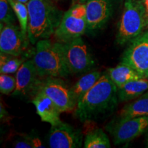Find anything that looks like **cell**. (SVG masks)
<instances>
[{"mask_svg":"<svg viewBox=\"0 0 148 148\" xmlns=\"http://www.w3.org/2000/svg\"><path fill=\"white\" fill-rule=\"evenodd\" d=\"M86 31V5L79 1L64 12L53 36L56 41L66 42L81 37Z\"/></svg>","mask_w":148,"mask_h":148,"instance_id":"5b68a950","label":"cell"},{"mask_svg":"<svg viewBox=\"0 0 148 148\" xmlns=\"http://www.w3.org/2000/svg\"><path fill=\"white\" fill-rule=\"evenodd\" d=\"M16 88L12 96H33L39 91L43 77H40L32 59L27 60L20 66L15 73Z\"/></svg>","mask_w":148,"mask_h":148,"instance_id":"30bf717a","label":"cell"},{"mask_svg":"<svg viewBox=\"0 0 148 148\" xmlns=\"http://www.w3.org/2000/svg\"><path fill=\"white\" fill-rule=\"evenodd\" d=\"M148 90V78L134 79L118 88L119 101H129L136 99Z\"/></svg>","mask_w":148,"mask_h":148,"instance_id":"9a60e30c","label":"cell"},{"mask_svg":"<svg viewBox=\"0 0 148 148\" xmlns=\"http://www.w3.org/2000/svg\"><path fill=\"white\" fill-rule=\"evenodd\" d=\"M27 37L34 45L38 40L53 36L60 25L64 12L51 0H29Z\"/></svg>","mask_w":148,"mask_h":148,"instance_id":"7a4b0ae2","label":"cell"},{"mask_svg":"<svg viewBox=\"0 0 148 148\" xmlns=\"http://www.w3.org/2000/svg\"><path fill=\"white\" fill-rule=\"evenodd\" d=\"M16 16L8 0H0V21L2 24H15Z\"/></svg>","mask_w":148,"mask_h":148,"instance_id":"7402d4cb","label":"cell"},{"mask_svg":"<svg viewBox=\"0 0 148 148\" xmlns=\"http://www.w3.org/2000/svg\"><path fill=\"white\" fill-rule=\"evenodd\" d=\"M26 136L29 142L32 146V148L46 147L45 144L42 143L40 138L34 134H26Z\"/></svg>","mask_w":148,"mask_h":148,"instance_id":"d4e9b609","label":"cell"},{"mask_svg":"<svg viewBox=\"0 0 148 148\" xmlns=\"http://www.w3.org/2000/svg\"><path fill=\"white\" fill-rule=\"evenodd\" d=\"M64 59L70 74L86 73L91 69L94 60L82 37L62 42Z\"/></svg>","mask_w":148,"mask_h":148,"instance_id":"52a82bcc","label":"cell"},{"mask_svg":"<svg viewBox=\"0 0 148 148\" xmlns=\"http://www.w3.org/2000/svg\"><path fill=\"white\" fill-rule=\"evenodd\" d=\"M15 1H17L18 2H21L23 3H27L29 1V0H15Z\"/></svg>","mask_w":148,"mask_h":148,"instance_id":"83f0119b","label":"cell"},{"mask_svg":"<svg viewBox=\"0 0 148 148\" xmlns=\"http://www.w3.org/2000/svg\"><path fill=\"white\" fill-rule=\"evenodd\" d=\"M118 88L106 73L77 101L74 116L82 123L106 117L117 106Z\"/></svg>","mask_w":148,"mask_h":148,"instance_id":"6da1fadb","label":"cell"},{"mask_svg":"<svg viewBox=\"0 0 148 148\" xmlns=\"http://www.w3.org/2000/svg\"><path fill=\"white\" fill-rule=\"evenodd\" d=\"M13 147L16 148H32V146L27 139L26 134H21L20 137L14 140Z\"/></svg>","mask_w":148,"mask_h":148,"instance_id":"cb8c5ba5","label":"cell"},{"mask_svg":"<svg viewBox=\"0 0 148 148\" xmlns=\"http://www.w3.org/2000/svg\"><path fill=\"white\" fill-rule=\"evenodd\" d=\"M82 138L80 130L62 121L51 125L47 140L51 148H75L82 147Z\"/></svg>","mask_w":148,"mask_h":148,"instance_id":"7c38bea8","label":"cell"},{"mask_svg":"<svg viewBox=\"0 0 148 148\" xmlns=\"http://www.w3.org/2000/svg\"><path fill=\"white\" fill-rule=\"evenodd\" d=\"M8 1L15 13L22 32L25 36L27 37L29 12L27 3L18 2L15 0H8Z\"/></svg>","mask_w":148,"mask_h":148,"instance_id":"44dd1931","label":"cell"},{"mask_svg":"<svg viewBox=\"0 0 148 148\" xmlns=\"http://www.w3.org/2000/svg\"><path fill=\"white\" fill-rule=\"evenodd\" d=\"M0 115H1V119L3 120V121H5V119H8L9 117V114L8 112H7L4 106L2 105V103L1 102V104H0Z\"/></svg>","mask_w":148,"mask_h":148,"instance_id":"484cf974","label":"cell"},{"mask_svg":"<svg viewBox=\"0 0 148 148\" xmlns=\"http://www.w3.org/2000/svg\"><path fill=\"white\" fill-rule=\"evenodd\" d=\"M32 103L36 108L37 114L42 121L47 122L51 125L60 123L61 111L48 96L41 91H38L33 97Z\"/></svg>","mask_w":148,"mask_h":148,"instance_id":"5bb4252c","label":"cell"},{"mask_svg":"<svg viewBox=\"0 0 148 148\" xmlns=\"http://www.w3.org/2000/svg\"><path fill=\"white\" fill-rule=\"evenodd\" d=\"M25 61V57L1 53L0 55V73L5 74L16 73L21 64Z\"/></svg>","mask_w":148,"mask_h":148,"instance_id":"ffe728a7","label":"cell"},{"mask_svg":"<svg viewBox=\"0 0 148 148\" xmlns=\"http://www.w3.org/2000/svg\"><path fill=\"white\" fill-rule=\"evenodd\" d=\"M39 91L48 96L56 103L61 112H71L77 106L71 88L60 77H45Z\"/></svg>","mask_w":148,"mask_h":148,"instance_id":"9c48e42d","label":"cell"},{"mask_svg":"<svg viewBox=\"0 0 148 148\" xmlns=\"http://www.w3.org/2000/svg\"><path fill=\"white\" fill-rule=\"evenodd\" d=\"M147 147H148V133H147Z\"/></svg>","mask_w":148,"mask_h":148,"instance_id":"f1b7e54d","label":"cell"},{"mask_svg":"<svg viewBox=\"0 0 148 148\" xmlns=\"http://www.w3.org/2000/svg\"><path fill=\"white\" fill-rule=\"evenodd\" d=\"M32 60L38 74L43 77H65L69 71L66 66L62 42L49 38L38 40Z\"/></svg>","mask_w":148,"mask_h":148,"instance_id":"3957f363","label":"cell"},{"mask_svg":"<svg viewBox=\"0 0 148 148\" xmlns=\"http://www.w3.org/2000/svg\"><path fill=\"white\" fill-rule=\"evenodd\" d=\"M143 1L144 7L145 10V17H146V23H147V28L148 29V0H142Z\"/></svg>","mask_w":148,"mask_h":148,"instance_id":"4316f807","label":"cell"},{"mask_svg":"<svg viewBox=\"0 0 148 148\" xmlns=\"http://www.w3.org/2000/svg\"><path fill=\"white\" fill-rule=\"evenodd\" d=\"M121 62L130 66L143 77L148 78V30L130 42Z\"/></svg>","mask_w":148,"mask_h":148,"instance_id":"ba28073f","label":"cell"},{"mask_svg":"<svg viewBox=\"0 0 148 148\" xmlns=\"http://www.w3.org/2000/svg\"><path fill=\"white\" fill-rule=\"evenodd\" d=\"M86 5L88 32L103 28L115 9V0H79Z\"/></svg>","mask_w":148,"mask_h":148,"instance_id":"8fae6325","label":"cell"},{"mask_svg":"<svg viewBox=\"0 0 148 148\" xmlns=\"http://www.w3.org/2000/svg\"><path fill=\"white\" fill-rule=\"evenodd\" d=\"M1 53L21 56L28 44V37L22 32L21 27L15 24L1 23L0 29Z\"/></svg>","mask_w":148,"mask_h":148,"instance_id":"4fadbf2b","label":"cell"},{"mask_svg":"<svg viewBox=\"0 0 148 148\" xmlns=\"http://www.w3.org/2000/svg\"><path fill=\"white\" fill-rule=\"evenodd\" d=\"M16 88V77L10 74L0 75V92L3 95L12 93Z\"/></svg>","mask_w":148,"mask_h":148,"instance_id":"603a6c76","label":"cell"},{"mask_svg":"<svg viewBox=\"0 0 148 148\" xmlns=\"http://www.w3.org/2000/svg\"><path fill=\"white\" fill-rule=\"evenodd\" d=\"M112 136L114 145L129 143L148 129V115L128 119H114L106 127Z\"/></svg>","mask_w":148,"mask_h":148,"instance_id":"8992f818","label":"cell"},{"mask_svg":"<svg viewBox=\"0 0 148 148\" xmlns=\"http://www.w3.org/2000/svg\"><path fill=\"white\" fill-rule=\"evenodd\" d=\"M147 27L145 10L142 0H125L118 24L116 41L119 45L128 43Z\"/></svg>","mask_w":148,"mask_h":148,"instance_id":"277c9868","label":"cell"},{"mask_svg":"<svg viewBox=\"0 0 148 148\" xmlns=\"http://www.w3.org/2000/svg\"><path fill=\"white\" fill-rule=\"evenodd\" d=\"M101 75L102 74L101 72L98 71H91L81 77L78 81L71 86L72 95L76 103L93 86L100 78Z\"/></svg>","mask_w":148,"mask_h":148,"instance_id":"ac0fdd59","label":"cell"},{"mask_svg":"<svg viewBox=\"0 0 148 148\" xmlns=\"http://www.w3.org/2000/svg\"><path fill=\"white\" fill-rule=\"evenodd\" d=\"M75 1V0H73V2H74V1Z\"/></svg>","mask_w":148,"mask_h":148,"instance_id":"f546056e","label":"cell"},{"mask_svg":"<svg viewBox=\"0 0 148 148\" xmlns=\"http://www.w3.org/2000/svg\"><path fill=\"white\" fill-rule=\"evenodd\" d=\"M85 148H109L110 142L101 128H95L86 134L84 141Z\"/></svg>","mask_w":148,"mask_h":148,"instance_id":"d6986e66","label":"cell"},{"mask_svg":"<svg viewBox=\"0 0 148 148\" xmlns=\"http://www.w3.org/2000/svg\"><path fill=\"white\" fill-rule=\"evenodd\" d=\"M106 73L117 88L130 81L143 77L132 67L122 62L114 67L108 69Z\"/></svg>","mask_w":148,"mask_h":148,"instance_id":"2e32d148","label":"cell"},{"mask_svg":"<svg viewBox=\"0 0 148 148\" xmlns=\"http://www.w3.org/2000/svg\"><path fill=\"white\" fill-rule=\"evenodd\" d=\"M146 115H148V90L132 102L123 106L120 110L118 118L128 119Z\"/></svg>","mask_w":148,"mask_h":148,"instance_id":"e0dca14e","label":"cell"}]
</instances>
